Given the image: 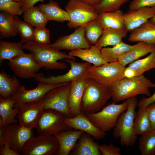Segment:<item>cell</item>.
Returning a JSON list of instances; mask_svg holds the SVG:
<instances>
[{"instance_id": "ffe728a7", "label": "cell", "mask_w": 155, "mask_h": 155, "mask_svg": "<svg viewBox=\"0 0 155 155\" xmlns=\"http://www.w3.org/2000/svg\"><path fill=\"white\" fill-rule=\"evenodd\" d=\"M15 100L11 96L0 98V129L10 124L17 123L15 119L19 113V107H13Z\"/></svg>"}, {"instance_id": "7402d4cb", "label": "cell", "mask_w": 155, "mask_h": 155, "mask_svg": "<svg viewBox=\"0 0 155 155\" xmlns=\"http://www.w3.org/2000/svg\"><path fill=\"white\" fill-rule=\"evenodd\" d=\"M99 145L91 136L84 132L69 155H101L99 149Z\"/></svg>"}, {"instance_id": "f1b7e54d", "label": "cell", "mask_w": 155, "mask_h": 155, "mask_svg": "<svg viewBox=\"0 0 155 155\" xmlns=\"http://www.w3.org/2000/svg\"><path fill=\"white\" fill-rule=\"evenodd\" d=\"M155 50V46L144 42L120 57L118 62L123 66L146 55Z\"/></svg>"}, {"instance_id": "8d00e7d4", "label": "cell", "mask_w": 155, "mask_h": 155, "mask_svg": "<svg viewBox=\"0 0 155 155\" xmlns=\"http://www.w3.org/2000/svg\"><path fill=\"white\" fill-rule=\"evenodd\" d=\"M85 36L91 44L95 45L102 35L104 29L97 18L88 22L84 26Z\"/></svg>"}, {"instance_id": "484cf974", "label": "cell", "mask_w": 155, "mask_h": 155, "mask_svg": "<svg viewBox=\"0 0 155 155\" xmlns=\"http://www.w3.org/2000/svg\"><path fill=\"white\" fill-rule=\"evenodd\" d=\"M38 7L45 14L48 21L53 20L63 22L70 21L67 12L62 9L55 1L50 0L47 3L40 4Z\"/></svg>"}, {"instance_id": "9a60e30c", "label": "cell", "mask_w": 155, "mask_h": 155, "mask_svg": "<svg viewBox=\"0 0 155 155\" xmlns=\"http://www.w3.org/2000/svg\"><path fill=\"white\" fill-rule=\"evenodd\" d=\"M84 26L78 27L73 33L67 35L60 36L50 45L59 50L72 51L90 48L92 45L85 36Z\"/></svg>"}, {"instance_id": "4316f807", "label": "cell", "mask_w": 155, "mask_h": 155, "mask_svg": "<svg viewBox=\"0 0 155 155\" xmlns=\"http://www.w3.org/2000/svg\"><path fill=\"white\" fill-rule=\"evenodd\" d=\"M142 42H138L133 45L126 44L123 42L113 47L100 48L102 56L107 62H118L121 56L137 46Z\"/></svg>"}, {"instance_id": "f907efd6", "label": "cell", "mask_w": 155, "mask_h": 155, "mask_svg": "<svg viewBox=\"0 0 155 155\" xmlns=\"http://www.w3.org/2000/svg\"><path fill=\"white\" fill-rule=\"evenodd\" d=\"M149 20L151 22L155 24V15L152 18H151Z\"/></svg>"}, {"instance_id": "ba28073f", "label": "cell", "mask_w": 155, "mask_h": 155, "mask_svg": "<svg viewBox=\"0 0 155 155\" xmlns=\"http://www.w3.org/2000/svg\"><path fill=\"white\" fill-rule=\"evenodd\" d=\"M34 135L33 129L26 128L17 123L10 124L4 127L0 131V145L6 143L20 155L25 143Z\"/></svg>"}, {"instance_id": "7c38bea8", "label": "cell", "mask_w": 155, "mask_h": 155, "mask_svg": "<svg viewBox=\"0 0 155 155\" xmlns=\"http://www.w3.org/2000/svg\"><path fill=\"white\" fill-rule=\"evenodd\" d=\"M125 68L118 62H106L97 67L91 65L89 69V78L110 87L124 77Z\"/></svg>"}, {"instance_id": "cb8c5ba5", "label": "cell", "mask_w": 155, "mask_h": 155, "mask_svg": "<svg viewBox=\"0 0 155 155\" xmlns=\"http://www.w3.org/2000/svg\"><path fill=\"white\" fill-rule=\"evenodd\" d=\"M68 54L77 57L83 61L92 63L97 67L107 62L103 58L100 48L94 45L87 49H79L70 51Z\"/></svg>"}, {"instance_id": "681fc988", "label": "cell", "mask_w": 155, "mask_h": 155, "mask_svg": "<svg viewBox=\"0 0 155 155\" xmlns=\"http://www.w3.org/2000/svg\"><path fill=\"white\" fill-rule=\"evenodd\" d=\"M123 73L124 77L131 78L135 76V72L128 67L125 68Z\"/></svg>"}, {"instance_id": "bcb514c9", "label": "cell", "mask_w": 155, "mask_h": 155, "mask_svg": "<svg viewBox=\"0 0 155 155\" xmlns=\"http://www.w3.org/2000/svg\"><path fill=\"white\" fill-rule=\"evenodd\" d=\"M0 155H19L13 150L6 143H4L0 145Z\"/></svg>"}, {"instance_id": "7a4b0ae2", "label": "cell", "mask_w": 155, "mask_h": 155, "mask_svg": "<svg viewBox=\"0 0 155 155\" xmlns=\"http://www.w3.org/2000/svg\"><path fill=\"white\" fill-rule=\"evenodd\" d=\"M155 84L143 74L131 78L124 77L110 86L111 98L117 102L140 94L150 96L149 88H154Z\"/></svg>"}, {"instance_id": "ee69618b", "label": "cell", "mask_w": 155, "mask_h": 155, "mask_svg": "<svg viewBox=\"0 0 155 155\" xmlns=\"http://www.w3.org/2000/svg\"><path fill=\"white\" fill-rule=\"evenodd\" d=\"M151 123L152 130H155V102L146 107Z\"/></svg>"}, {"instance_id": "c3c4849f", "label": "cell", "mask_w": 155, "mask_h": 155, "mask_svg": "<svg viewBox=\"0 0 155 155\" xmlns=\"http://www.w3.org/2000/svg\"><path fill=\"white\" fill-rule=\"evenodd\" d=\"M83 3L94 7L100 4L103 0H79Z\"/></svg>"}, {"instance_id": "d6a6232c", "label": "cell", "mask_w": 155, "mask_h": 155, "mask_svg": "<svg viewBox=\"0 0 155 155\" xmlns=\"http://www.w3.org/2000/svg\"><path fill=\"white\" fill-rule=\"evenodd\" d=\"M127 67L135 72V76L143 74L145 72L155 68V50L146 57L132 62Z\"/></svg>"}, {"instance_id": "8fae6325", "label": "cell", "mask_w": 155, "mask_h": 155, "mask_svg": "<svg viewBox=\"0 0 155 155\" xmlns=\"http://www.w3.org/2000/svg\"><path fill=\"white\" fill-rule=\"evenodd\" d=\"M59 148L58 142L54 135H39L31 137L26 142L21 155H56Z\"/></svg>"}, {"instance_id": "4dcf8cb0", "label": "cell", "mask_w": 155, "mask_h": 155, "mask_svg": "<svg viewBox=\"0 0 155 155\" xmlns=\"http://www.w3.org/2000/svg\"><path fill=\"white\" fill-rule=\"evenodd\" d=\"M23 43L20 42H11L1 40L0 41V65L1 66L3 61L9 60L24 52L23 50Z\"/></svg>"}, {"instance_id": "e0dca14e", "label": "cell", "mask_w": 155, "mask_h": 155, "mask_svg": "<svg viewBox=\"0 0 155 155\" xmlns=\"http://www.w3.org/2000/svg\"><path fill=\"white\" fill-rule=\"evenodd\" d=\"M65 122L70 128L83 131L97 140H101L106 135L105 132L96 127L86 114L81 111L75 116L66 117Z\"/></svg>"}, {"instance_id": "836d02e7", "label": "cell", "mask_w": 155, "mask_h": 155, "mask_svg": "<svg viewBox=\"0 0 155 155\" xmlns=\"http://www.w3.org/2000/svg\"><path fill=\"white\" fill-rule=\"evenodd\" d=\"M135 134L142 135L152 130L150 122L146 108L139 107L134 122Z\"/></svg>"}, {"instance_id": "9c48e42d", "label": "cell", "mask_w": 155, "mask_h": 155, "mask_svg": "<svg viewBox=\"0 0 155 155\" xmlns=\"http://www.w3.org/2000/svg\"><path fill=\"white\" fill-rule=\"evenodd\" d=\"M70 21L67 23L70 29L84 26L89 22L97 18L98 14L94 7L86 4L79 0H69L65 6Z\"/></svg>"}, {"instance_id": "5bb4252c", "label": "cell", "mask_w": 155, "mask_h": 155, "mask_svg": "<svg viewBox=\"0 0 155 155\" xmlns=\"http://www.w3.org/2000/svg\"><path fill=\"white\" fill-rule=\"evenodd\" d=\"M39 82L36 87L31 90H27L24 85L20 86L11 96L16 101L13 107H19L22 104L28 102L38 101L50 90L67 83L53 84Z\"/></svg>"}, {"instance_id": "b9f144b4", "label": "cell", "mask_w": 155, "mask_h": 155, "mask_svg": "<svg viewBox=\"0 0 155 155\" xmlns=\"http://www.w3.org/2000/svg\"><path fill=\"white\" fill-rule=\"evenodd\" d=\"M99 150L102 155H121V148L112 144H102L99 146Z\"/></svg>"}, {"instance_id": "7dc6e473", "label": "cell", "mask_w": 155, "mask_h": 155, "mask_svg": "<svg viewBox=\"0 0 155 155\" xmlns=\"http://www.w3.org/2000/svg\"><path fill=\"white\" fill-rule=\"evenodd\" d=\"M44 0H24L22 2V8L24 11L32 7L37 2L40 1L43 2Z\"/></svg>"}, {"instance_id": "816d5d0a", "label": "cell", "mask_w": 155, "mask_h": 155, "mask_svg": "<svg viewBox=\"0 0 155 155\" xmlns=\"http://www.w3.org/2000/svg\"><path fill=\"white\" fill-rule=\"evenodd\" d=\"M19 2H22L24 0H13Z\"/></svg>"}, {"instance_id": "277c9868", "label": "cell", "mask_w": 155, "mask_h": 155, "mask_svg": "<svg viewBox=\"0 0 155 155\" xmlns=\"http://www.w3.org/2000/svg\"><path fill=\"white\" fill-rule=\"evenodd\" d=\"M127 99L128 102L127 108L119 116L113 129V135L115 138L120 139L122 146L129 147L133 146L137 138L134 130V122L138 102L135 97Z\"/></svg>"}, {"instance_id": "f546056e", "label": "cell", "mask_w": 155, "mask_h": 155, "mask_svg": "<svg viewBox=\"0 0 155 155\" xmlns=\"http://www.w3.org/2000/svg\"><path fill=\"white\" fill-rule=\"evenodd\" d=\"M20 84L17 76H9L5 72H0V97L6 98L11 97L19 88Z\"/></svg>"}, {"instance_id": "3957f363", "label": "cell", "mask_w": 155, "mask_h": 155, "mask_svg": "<svg viewBox=\"0 0 155 155\" xmlns=\"http://www.w3.org/2000/svg\"><path fill=\"white\" fill-rule=\"evenodd\" d=\"M87 80L88 85L84 91L80 109L85 114L99 111L111 98L110 87L92 78Z\"/></svg>"}, {"instance_id": "e575fe53", "label": "cell", "mask_w": 155, "mask_h": 155, "mask_svg": "<svg viewBox=\"0 0 155 155\" xmlns=\"http://www.w3.org/2000/svg\"><path fill=\"white\" fill-rule=\"evenodd\" d=\"M13 23L17 34L21 38V41L23 43L33 41L35 30L34 27L20 19L17 16L13 17Z\"/></svg>"}, {"instance_id": "30bf717a", "label": "cell", "mask_w": 155, "mask_h": 155, "mask_svg": "<svg viewBox=\"0 0 155 155\" xmlns=\"http://www.w3.org/2000/svg\"><path fill=\"white\" fill-rule=\"evenodd\" d=\"M66 117L57 110L44 109L35 128L39 135H54L71 128L65 122Z\"/></svg>"}, {"instance_id": "6da1fadb", "label": "cell", "mask_w": 155, "mask_h": 155, "mask_svg": "<svg viewBox=\"0 0 155 155\" xmlns=\"http://www.w3.org/2000/svg\"><path fill=\"white\" fill-rule=\"evenodd\" d=\"M22 46L24 49L30 51L42 68L46 70L65 69L67 67V64L64 62H59L58 61L66 59H75L74 57L61 52L50 45L31 41L24 43Z\"/></svg>"}, {"instance_id": "d4e9b609", "label": "cell", "mask_w": 155, "mask_h": 155, "mask_svg": "<svg viewBox=\"0 0 155 155\" xmlns=\"http://www.w3.org/2000/svg\"><path fill=\"white\" fill-rule=\"evenodd\" d=\"M124 13L120 9L113 12H103L98 14L97 18L104 29H125Z\"/></svg>"}, {"instance_id": "ac0fdd59", "label": "cell", "mask_w": 155, "mask_h": 155, "mask_svg": "<svg viewBox=\"0 0 155 155\" xmlns=\"http://www.w3.org/2000/svg\"><path fill=\"white\" fill-rule=\"evenodd\" d=\"M155 15V7H145L131 10L124 13L125 29L131 32L146 22Z\"/></svg>"}, {"instance_id": "8992f818", "label": "cell", "mask_w": 155, "mask_h": 155, "mask_svg": "<svg viewBox=\"0 0 155 155\" xmlns=\"http://www.w3.org/2000/svg\"><path fill=\"white\" fill-rule=\"evenodd\" d=\"M71 86V82H69L56 87L36 102L41 105L44 109L55 110L63 114L66 117H71L69 106Z\"/></svg>"}, {"instance_id": "4fadbf2b", "label": "cell", "mask_w": 155, "mask_h": 155, "mask_svg": "<svg viewBox=\"0 0 155 155\" xmlns=\"http://www.w3.org/2000/svg\"><path fill=\"white\" fill-rule=\"evenodd\" d=\"M9 61L8 64L15 75L22 78H34L42 68L30 53H24Z\"/></svg>"}, {"instance_id": "52a82bcc", "label": "cell", "mask_w": 155, "mask_h": 155, "mask_svg": "<svg viewBox=\"0 0 155 155\" xmlns=\"http://www.w3.org/2000/svg\"><path fill=\"white\" fill-rule=\"evenodd\" d=\"M64 61L68 63L71 68L65 73L57 76L46 77L41 73H37L34 78L39 82L59 84L71 82L73 81L87 79L89 78V69L91 65L87 62H77L73 60L66 59Z\"/></svg>"}, {"instance_id": "2e32d148", "label": "cell", "mask_w": 155, "mask_h": 155, "mask_svg": "<svg viewBox=\"0 0 155 155\" xmlns=\"http://www.w3.org/2000/svg\"><path fill=\"white\" fill-rule=\"evenodd\" d=\"M44 109L34 102H27L20 105L17 117L19 124L29 129L35 128Z\"/></svg>"}, {"instance_id": "d590c367", "label": "cell", "mask_w": 155, "mask_h": 155, "mask_svg": "<svg viewBox=\"0 0 155 155\" xmlns=\"http://www.w3.org/2000/svg\"><path fill=\"white\" fill-rule=\"evenodd\" d=\"M13 16L7 13H0V38H9L15 36L17 33L13 23Z\"/></svg>"}, {"instance_id": "44dd1931", "label": "cell", "mask_w": 155, "mask_h": 155, "mask_svg": "<svg viewBox=\"0 0 155 155\" xmlns=\"http://www.w3.org/2000/svg\"><path fill=\"white\" fill-rule=\"evenodd\" d=\"M87 79L71 82V86L69 98V106L72 117L75 116L80 112L82 96L84 90L88 85Z\"/></svg>"}, {"instance_id": "d6986e66", "label": "cell", "mask_w": 155, "mask_h": 155, "mask_svg": "<svg viewBox=\"0 0 155 155\" xmlns=\"http://www.w3.org/2000/svg\"><path fill=\"white\" fill-rule=\"evenodd\" d=\"M84 132L70 128L54 136L59 144V148L56 155H68Z\"/></svg>"}, {"instance_id": "7bdbcfd3", "label": "cell", "mask_w": 155, "mask_h": 155, "mask_svg": "<svg viewBox=\"0 0 155 155\" xmlns=\"http://www.w3.org/2000/svg\"><path fill=\"white\" fill-rule=\"evenodd\" d=\"M145 7H155V0H133L129 8V9L135 10Z\"/></svg>"}, {"instance_id": "ab89813d", "label": "cell", "mask_w": 155, "mask_h": 155, "mask_svg": "<svg viewBox=\"0 0 155 155\" xmlns=\"http://www.w3.org/2000/svg\"><path fill=\"white\" fill-rule=\"evenodd\" d=\"M22 2L13 0H0V10L13 16H20L24 11L22 8Z\"/></svg>"}, {"instance_id": "f35d334b", "label": "cell", "mask_w": 155, "mask_h": 155, "mask_svg": "<svg viewBox=\"0 0 155 155\" xmlns=\"http://www.w3.org/2000/svg\"><path fill=\"white\" fill-rule=\"evenodd\" d=\"M129 0H103L99 5L94 7L98 14L102 13L112 12L119 10L121 6Z\"/></svg>"}, {"instance_id": "60d3db41", "label": "cell", "mask_w": 155, "mask_h": 155, "mask_svg": "<svg viewBox=\"0 0 155 155\" xmlns=\"http://www.w3.org/2000/svg\"><path fill=\"white\" fill-rule=\"evenodd\" d=\"M33 41L39 44L50 45L49 30L45 27L36 28L34 34Z\"/></svg>"}, {"instance_id": "5b68a950", "label": "cell", "mask_w": 155, "mask_h": 155, "mask_svg": "<svg viewBox=\"0 0 155 155\" xmlns=\"http://www.w3.org/2000/svg\"><path fill=\"white\" fill-rule=\"evenodd\" d=\"M128 104L127 99L120 104L113 102L98 112L86 115L96 127L106 132L115 127L119 116L127 109Z\"/></svg>"}, {"instance_id": "f6af8a7d", "label": "cell", "mask_w": 155, "mask_h": 155, "mask_svg": "<svg viewBox=\"0 0 155 155\" xmlns=\"http://www.w3.org/2000/svg\"><path fill=\"white\" fill-rule=\"evenodd\" d=\"M154 88L155 89V87ZM154 102H155V92L148 97L144 98L141 99L138 102L137 106L145 108L148 105Z\"/></svg>"}, {"instance_id": "83f0119b", "label": "cell", "mask_w": 155, "mask_h": 155, "mask_svg": "<svg viewBox=\"0 0 155 155\" xmlns=\"http://www.w3.org/2000/svg\"><path fill=\"white\" fill-rule=\"evenodd\" d=\"M128 31L126 29H104L103 34L95 44L100 48L109 46H115L122 41V39L127 35Z\"/></svg>"}, {"instance_id": "74e56055", "label": "cell", "mask_w": 155, "mask_h": 155, "mask_svg": "<svg viewBox=\"0 0 155 155\" xmlns=\"http://www.w3.org/2000/svg\"><path fill=\"white\" fill-rule=\"evenodd\" d=\"M141 135L138 146L141 154L155 155V130H151Z\"/></svg>"}, {"instance_id": "1f68e13d", "label": "cell", "mask_w": 155, "mask_h": 155, "mask_svg": "<svg viewBox=\"0 0 155 155\" xmlns=\"http://www.w3.org/2000/svg\"><path fill=\"white\" fill-rule=\"evenodd\" d=\"M25 21L35 28L45 27L48 22L45 14L38 6H34L24 11Z\"/></svg>"}, {"instance_id": "603a6c76", "label": "cell", "mask_w": 155, "mask_h": 155, "mask_svg": "<svg viewBox=\"0 0 155 155\" xmlns=\"http://www.w3.org/2000/svg\"><path fill=\"white\" fill-rule=\"evenodd\" d=\"M128 40L131 42H142L155 46V24L148 20L131 31Z\"/></svg>"}]
</instances>
